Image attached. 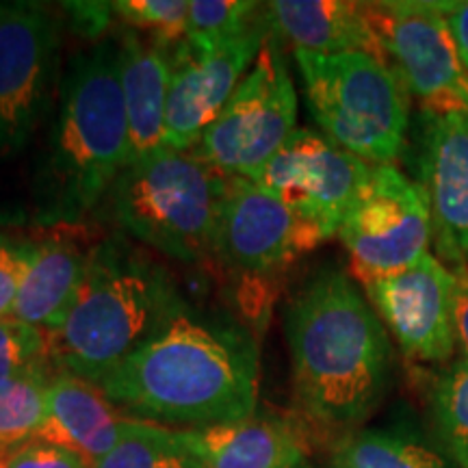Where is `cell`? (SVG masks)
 Returning <instances> with one entry per match:
<instances>
[{
	"mask_svg": "<svg viewBox=\"0 0 468 468\" xmlns=\"http://www.w3.org/2000/svg\"><path fill=\"white\" fill-rule=\"evenodd\" d=\"M455 306H453V324H455V343L462 358L468 360V265L455 267Z\"/></svg>",
	"mask_w": 468,
	"mask_h": 468,
	"instance_id": "4dcf8cb0",
	"label": "cell"
},
{
	"mask_svg": "<svg viewBox=\"0 0 468 468\" xmlns=\"http://www.w3.org/2000/svg\"><path fill=\"white\" fill-rule=\"evenodd\" d=\"M165 267L122 237L90 251L79 295L61 330L48 335L57 371L98 384L186 313Z\"/></svg>",
	"mask_w": 468,
	"mask_h": 468,
	"instance_id": "277c9868",
	"label": "cell"
},
{
	"mask_svg": "<svg viewBox=\"0 0 468 468\" xmlns=\"http://www.w3.org/2000/svg\"><path fill=\"white\" fill-rule=\"evenodd\" d=\"M371 169L324 133L297 128L254 183L273 193L324 243L341 230Z\"/></svg>",
	"mask_w": 468,
	"mask_h": 468,
	"instance_id": "8fae6325",
	"label": "cell"
},
{
	"mask_svg": "<svg viewBox=\"0 0 468 468\" xmlns=\"http://www.w3.org/2000/svg\"><path fill=\"white\" fill-rule=\"evenodd\" d=\"M37 245L0 234V319L11 317L17 291Z\"/></svg>",
	"mask_w": 468,
	"mask_h": 468,
	"instance_id": "83f0119b",
	"label": "cell"
},
{
	"mask_svg": "<svg viewBox=\"0 0 468 468\" xmlns=\"http://www.w3.org/2000/svg\"><path fill=\"white\" fill-rule=\"evenodd\" d=\"M126 419L210 430L254 417L259 347L243 327L191 310L96 384Z\"/></svg>",
	"mask_w": 468,
	"mask_h": 468,
	"instance_id": "6da1fadb",
	"label": "cell"
},
{
	"mask_svg": "<svg viewBox=\"0 0 468 468\" xmlns=\"http://www.w3.org/2000/svg\"><path fill=\"white\" fill-rule=\"evenodd\" d=\"M262 16L278 42L295 50L341 55L367 52L384 58L367 3L351 0H273Z\"/></svg>",
	"mask_w": 468,
	"mask_h": 468,
	"instance_id": "2e32d148",
	"label": "cell"
},
{
	"mask_svg": "<svg viewBox=\"0 0 468 468\" xmlns=\"http://www.w3.org/2000/svg\"><path fill=\"white\" fill-rule=\"evenodd\" d=\"M117 48L131 142L128 163H133L165 148V109L172 61L165 50L148 44L128 27L122 31Z\"/></svg>",
	"mask_w": 468,
	"mask_h": 468,
	"instance_id": "ac0fdd59",
	"label": "cell"
},
{
	"mask_svg": "<svg viewBox=\"0 0 468 468\" xmlns=\"http://www.w3.org/2000/svg\"><path fill=\"white\" fill-rule=\"evenodd\" d=\"M332 468H452L436 452L395 431H356L338 444Z\"/></svg>",
	"mask_w": 468,
	"mask_h": 468,
	"instance_id": "603a6c76",
	"label": "cell"
},
{
	"mask_svg": "<svg viewBox=\"0 0 468 468\" xmlns=\"http://www.w3.org/2000/svg\"><path fill=\"white\" fill-rule=\"evenodd\" d=\"M441 7L447 16L449 28H452L455 44H458V50L462 55V61L468 69V0H442Z\"/></svg>",
	"mask_w": 468,
	"mask_h": 468,
	"instance_id": "1f68e13d",
	"label": "cell"
},
{
	"mask_svg": "<svg viewBox=\"0 0 468 468\" xmlns=\"http://www.w3.org/2000/svg\"><path fill=\"white\" fill-rule=\"evenodd\" d=\"M52 362L48 335L14 317L0 319V382Z\"/></svg>",
	"mask_w": 468,
	"mask_h": 468,
	"instance_id": "4316f807",
	"label": "cell"
},
{
	"mask_svg": "<svg viewBox=\"0 0 468 468\" xmlns=\"http://www.w3.org/2000/svg\"><path fill=\"white\" fill-rule=\"evenodd\" d=\"M113 14L128 28L152 35V44L167 52L172 46H183L189 20L186 0H117L111 3Z\"/></svg>",
	"mask_w": 468,
	"mask_h": 468,
	"instance_id": "484cf974",
	"label": "cell"
},
{
	"mask_svg": "<svg viewBox=\"0 0 468 468\" xmlns=\"http://www.w3.org/2000/svg\"><path fill=\"white\" fill-rule=\"evenodd\" d=\"M0 468H3V466H0Z\"/></svg>",
	"mask_w": 468,
	"mask_h": 468,
	"instance_id": "d6a6232c",
	"label": "cell"
},
{
	"mask_svg": "<svg viewBox=\"0 0 468 468\" xmlns=\"http://www.w3.org/2000/svg\"><path fill=\"white\" fill-rule=\"evenodd\" d=\"M63 9L72 17V27L85 37H98L115 17L111 3H66Z\"/></svg>",
	"mask_w": 468,
	"mask_h": 468,
	"instance_id": "f546056e",
	"label": "cell"
},
{
	"mask_svg": "<svg viewBox=\"0 0 468 468\" xmlns=\"http://www.w3.org/2000/svg\"><path fill=\"white\" fill-rule=\"evenodd\" d=\"M419 172L431 241L453 269L468 265V115H425Z\"/></svg>",
	"mask_w": 468,
	"mask_h": 468,
	"instance_id": "9a60e30c",
	"label": "cell"
},
{
	"mask_svg": "<svg viewBox=\"0 0 468 468\" xmlns=\"http://www.w3.org/2000/svg\"><path fill=\"white\" fill-rule=\"evenodd\" d=\"M321 241L273 193L250 178H228L213 254L248 276H271Z\"/></svg>",
	"mask_w": 468,
	"mask_h": 468,
	"instance_id": "4fadbf2b",
	"label": "cell"
},
{
	"mask_svg": "<svg viewBox=\"0 0 468 468\" xmlns=\"http://www.w3.org/2000/svg\"><path fill=\"white\" fill-rule=\"evenodd\" d=\"M384 61L425 115H468V69L441 3H367Z\"/></svg>",
	"mask_w": 468,
	"mask_h": 468,
	"instance_id": "ba28073f",
	"label": "cell"
},
{
	"mask_svg": "<svg viewBox=\"0 0 468 468\" xmlns=\"http://www.w3.org/2000/svg\"><path fill=\"white\" fill-rule=\"evenodd\" d=\"M200 431L210 468H313L300 431L284 420L250 417Z\"/></svg>",
	"mask_w": 468,
	"mask_h": 468,
	"instance_id": "ffe728a7",
	"label": "cell"
},
{
	"mask_svg": "<svg viewBox=\"0 0 468 468\" xmlns=\"http://www.w3.org/2000/svg\"><path fill=\"white\" fill-rule=\"evenodd\" d=\"M228 176L200 156L163 148L122 169L104 200L131 237L180 262L213 254Z\"/></svg>",
	"mask_w": 468,
	"mask_h": 468,
	"instance_id": "5b68a950",
	"label": "cell"
},
{
	"mask_svg": "<svg viewBox=\"0 0 468 468\" xmlns=\"http://www.w3.org/2000/svg\"><path fill=\"white\" fill-rule=\"evenodd\" d=\"M93 468H210L200 430L128 420L124 434Z\"/></svg>",
	"mask_w": 468,
	"mask_h": 468,
	"instance_id": "44dd1931",
	"label": "cell"
},
{
	"mask_svg": "<svg viewBox=\"0 0 468 468\" xmlns=\"http://www.w3.org/2000/svg\"><path fill=\"white\" fill-rule=\"evenodd\" d=\"M292 386L303 412L327 430H351L379 406L393 345L371 302L347 273L325 269L284 314Z\"/></svg>",
	"mask_w": 468,
	"mask_h": 468,
	"instance_id": "7a4b0ae2",
	"label": "cell"
},
{
	"mask_svg": "<svg viewBox=\"0 0 468 468\" xmlns=\"http://www.w3.org/2000/svg\"><path fill=\"white\" fill-rule=\"evenodd\" d=\"M365 291L386 330L410 360L438 365L458 349L455 343V273L434 254L401 271L365 282Z\"/></svg>",
	"mask_w": 468,
	"mask_h": 468,
	"instance_id": "7c38bea8",
	"label": "cell"
},
{
	"mask_svg": "<svg viewBox=\"0 0 468 468\" xmlns=\"http://www.w3.org/2000/svg\"><path fill=\"white\" fill-rule=\"evenodd\" d=\"M90 251L69 239H48L35 248L11 317L39 330H61L83 284Z\"/></svg>",
	"mask_w": 468,
	"mask_h": 468,
	"instance_id": "d6986e66",
	"label": "cell"
},
{
	"mask_svg": "<svg viewBox=\"0 0 468 468\" xmlns=\"http://www.w3.org/2000/svg\"><path fill=\"white\" fill-rule=\"evenodd\" d=\"M313 120L368 165H390L406 145L410 93L395 69L367 52L295 50Z\"/></svg>",
	"mask_w": 468,
	"mask_h": 468,
	"instance_id": "8992f818",
	"label": "cell"
},
{
	"mask_svg": "<svg viewBox=\"0 0 468 468\" xmlns=\"http://www.w3.org/2000/svg\"><path fill=\"white\" fill-rule=\"evenodd\" d=\"M259 3L251 0H191L185 46L193 55H207L230 44L259 20Z\"/></svg>",
	"mask_w": 468,
	"mask_h": 468,
	"instance_id": "d4e9b609",
	"label": "cell"
},
{
	"mask_svg": "<svg viewBox=\"0 0 468 468\" xmlns=\"http://www.w3.org/2000/svg\"><path fill=\"white\" fill-rule=\"evenodd\" d=\"M131 159L120 48L98 42L69 58L58 85L48 154L37 178L39 219L79 224Z\"/></svg>",
	"mask_w": 468,
	"mask_h": 468,
	"instance_id": "3957f363",
	"label": "cell"
},
{
	"mask_svg": "<svg viewBox=\"0 0 468 468\" xmlns=\"http://www.w3.org/2000/svg\"><path fill=\"white\" fill-rule=\"evenodd\" d=\"M297 93L273 35L193 154L228 178L254 180L297 131Z\"/></svg>",
	"mask_w": 468,
	"mask_h": 468,
	"instance_id": "52a82bcc",
	"label": "cell"
},
{
	"mask_svg": "<svg viewBox=\"0 0 468 468\" xmlns=\"http://www.w3.org/2000/svg\"><path fill=\"white\" fill-rule=\"evenodd\" d=\"M338 237L362 284L410 267L434 237L423 189L393 165H373Z\"/></svg>",
	"mask_w": 468,
	"mask_h": 468,
	"instance_id": "30bf717a",
	"label": "cell"
},
{
	"mask_svg": "<svg viewBox=\"0 0 468 468\" xmlns=\"http://www.w3.org/2000/svg\"><path fill=\"white\" fill-rule=\"evenodd\" d=\"M3 468H93L83 455L72 449L46 441H28L0 455Z\"/></svg>",
	"mask_w": 468,
	"mask_h": 468,
	"instance_id": "f1b7e54d",
	"label": "cell"
},
{
	"mask_svg": "<svg viewBox=\"0 0 468 468\" xmlns=\"http://www.w3.org/2000/svg\"><path fill=\"white\" fill-rule=\"evenodd\" d=\"M431 419L442 452L458 468H468V360L460 358L431 390Z\"/></svg>",
	"mask_w": 468,
	"mask_h": 468,
	"instance_id": "cb8c5ba5",
	"label": "cell"
},
{
	"mask_svg": "<svg viewBox=\"0 0 468 468\" xmlns=\"http://www.w3.org/2000/svg\"><path fill=\"white\" fill-rule=\"evenodd\" d=\"M55 371V362H44L22 376L0 382V455L35 441L42 431Z\"/></svg>",
	"mask_w": 468,
	"mask_h": 468,
	"instance_id": "7402d4cb",
	"label": "cell"
},
{
	"mask_svg": "<svg viewBox=\"0 0 468 468\" xmlns=\"http://www.w3.org/2000/svg\"><path fill=\"white\" fill-rule=\"evenodd\" d=\"M128 420L96 384L55 371L39 441L61 444L96 466L120 442Z\"/></svg>",
	"mask_w": 468,
	"mask_h": 468,
	"instance_id": "e0dca14e",
	"label": "cell"
},
{
	"mask_svg": "<svg viewBox=\"0 0 468 468\" xmlns=\"http://www.w3.org/2000/svg\"><path fill=\"white\" fill-rule=\"evenodd\" d=\"M61 22L46 3L0 0V156L17 154L48 113Z\"/></svg>",
	"mask_w": 468,
	"mask_h": 468,
	"instance_id": "9c48e42d",
	"label": "cell"
},
{
	"mask_svg": "<svg viewBox=\"0 0 468 468\" xmlns=\"http://www.w3.org/2000/svg\"><path fill=\"white\" fill-rule=\"evenodd\" d=\"M265 16L243 35L207 55H193L183 44L172 61L165 109V148L189 152L204 131L218 120L232 93L241 85L250 63L269 39Z\"/></svg>",
	"mask_w": 468,
	"mask_h": 468,
	"instance_id": "5bb4252c",
	"label": "cell"
}]
</instances>
